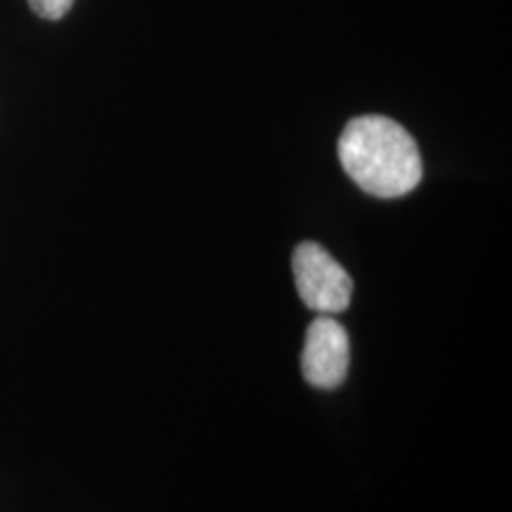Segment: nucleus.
<instances>
[{"label": "nucleus", "instance_id": "nucleus-1", "mask_svg": "<svg viewBox=\"0 0 512 512\" xmlns=\"http://www.w3.org/2000/svg\"><path fill=\"white\" fill-rule=\"evenodd\" d=\"M339 162L368 195L394 200L418 188L422 159L411 133L380 114L351 119L339 136Z\"/></svg>", "mask_w": 512, "mask_h": 512}, {"label": "nucleus", "instance_id": "nucleus-2", "mask_svg": "<svg viewBox=\"0 0 512 512\" xmlns=\"http://www.w3.org/2000/svg\"><path fill=\"white\" fill-rule=\"evenodd\" d=\"M294 283L299 297L320 316L342 313L351 304L354 283L330 252L318 242H302L292 254Z\"/></svg>", "mask_w": 512, "mask_h": 512}, {"label": "nucleus", "instance_id": "nucleus-3", "mask_svg": "<svg viewBox=\"0 0 512 512\" xmlns=\"http://www.w3.org/2000/svg\"><path fill=\"white\" fill-rule=\"evenodd\" d=\"M349 335L332 316H318L306 330L302 370L306 382L320 389H335L349 373Z\"/></svg>", "mask_w": 512, "mask_h": 512}, {"label": "nucleus", "instance_id": "nucleus-4", "mask_svg": "<svg viewBox=\"0 0 512 512\" xmlns=\"http://www.w3.org/2000/svg\"><path fill=\"white\" fill-rule=\"evenodd\" d=\"M29 5L38 17L53 19L55 22V19H62L69 10H72L74 0H29Z\"/></svg>", "mask_w": 512, "mask_h": 512}]
</instances>
